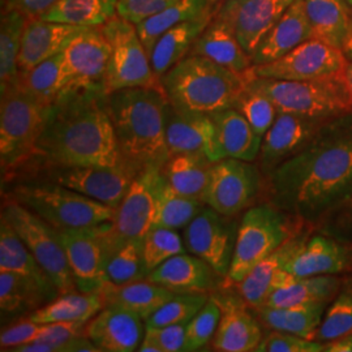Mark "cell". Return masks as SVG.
<instances>
[{"mask_svg": "<svg viewBox=\"0 0 352 352\" xmlns=\"http://www.w3.org/2000/svg\"><path fill=\"white\" fill-rule=\"evenodd\" d=\"M269 202L318 226L352 200V113L327 120L302 151L266 176Z\"/></svg>", "mask_w": 352, "mask_h": 352, "instance_id": "cell-1", "label": "cell"}, {"mask_svg": "<svg viewBox=\"0 0 352 352\" xmlns=\"http://www.w3.org/2000/svg\"><path fill=\"white\" fill-rule=\"evenodd\" d=\"M32 158L51 167L126 166L115 136L104 87L64 90L51 103Z\"/></svg>", "mask_w": 352, "mask_h": 352, "instance_id": "cell-2", "label": "cell"}, {"mask_svg": "<svg viewBox=\"0 0 352 352\" xmlns=\"http://www.w3.org/2000/svg\"><path fill=\"white\" fill-rule=\"evenodd\" d=\"M167 103L164 89H120L107 94L122 158L138 174L148 167L162 168L168 158L164 132Z\"/></svg>", "mask_w": 352, "mask_h": 352, "instance_id": "cell-3", "label": "cell"}, {"mask_svg": "<svg viewBox=\"0 0 352 352\" xmlns=\"http://www.w3.org/2000/svg\"><path fill=\"white\" fill-rule=\"evenodd\" d=\"M245 74H236L205 56L188 55L161 77V84L176 107L210 115L236 107L247 88Z\"/></svg>", "mask_w": 352, "mask_h": 352, "instance_id": "cell-4", "label": "cell"}, {"mask_svg": "<svg viewBox=\"0 0 352 352\" xmlns=\"http://www.w3.org/2000/svg\"><path fill=\"white\" fill-rule=\"evenodd\" d=\"M245 75L247 88L264 94L274 103L278 113L322 122L352 113V101L338 75L304 81Z\"/></svg>", "mask_w": 352, "mask_h": 352, "instance_id": "cell-5", "label": "cell"}, {"mask_svg": "<svg viewBox=\"0 0 352 352\" xmlns=\"http://www.w3.org/2000/svg\"><path fill=\"white\" fill-rule=\"evenodd\" d=\"M50 106L21 88L17 81L1 91L0 158L3 173L12 171L32 160Z\"/></svg>", "mask_w": 352, "mask_h": 352, "instance_id": "cell-6", "label": "cell"}, {"mask_svg": "<svg viewBox=\"0 0 352 352\" xmlns=\"http://www.w3.org/2000/svg\"><path fill=\"white\" fill-rule=\"evenodd\" d=\"M8 197L56 230H87L111 222L116 209L60 184L19 186Z\"/></svg>", "mask_w": 352, "mask_h": 352, "instance_id": "cell-7", "label": "cell"}, {"mask_svg": "<svg viewBox=\"0 0 352 352\" xmlns=\"http://www.w3.org/2000/svg\"><path fill=\"white\" fill-rule=\"evenodd\" d=\"M287 217L270 202L247 210L236 231L228 282L238 285L261 260L296 235Z\"/></svg>", "mask_w": 352, "mask_h": 352, "instance_id": "cell-8", "label": "cell"}, {"mask_svg": "<svg viewBox=\"0 0 352 352\" xmlns=\"http://www.w3.org/2000/svg\"><path fill=\"white\" fill-rule=\"evenodd\" d=\"M101 32L111 47L104 76L107 94L120 89H164L135 24L116 14L101 26Z\"/></svg>", "mask_w": 352, "mask_h": 352, "instance_id": "cell-9", "label": "cell"}, {"mask_svg": "<svg viewBox=\"0 0 352 352\" xmlns=\"http://www.w3.org/2000/svg\"><path fill=\"white\" fill-rule=\"evenodd\" d=\"M1 217L24 241L60 294L76 291L71 266L58 230L8 196L3 202Z\"/></svg>", "mask_w": 352, "mask_h": 352, "instance_id": "cell-10", "label": "cell"}, {"mask_svg": "<svg viewBox=\"0 0 352 352\" xmlns=\"http://www.w3.org/2000/svg\"><path fill=\"white\" fill-rule=\"evenodd\" d=\"M161 168L148 167L141 171L106 227L104 235L110 254L132 240L144 239L154 225L158 190L164 183ZM111 257V256H110Z\"/></svg>", "mask_w": 352, "mask_h": 352, "instance_id": "cell-11", "label": "cell"}, {"mask_svg": "<svg viewBox=\"0 0 352 352\" xmlns=\"http://www.w3.org/2000/svg\"><path fill=\"white\" fill-rule=\"evenodd\" d=\"M347 62L342 49L312 38L272 63L252 65L247 74L278 80H317L338 75Z\"/></svg>", "mask_w": 352, "mask_h": 352, "instance_id": "cell-12", "label": "cell"}, {"mask_svg": "<svg viewBox=\"0 0 352 352\" xmlns=\"http://www.w3.org/2000/svg\"><path fill=\"white\" fill-rule=\"evenodd\" d=\"M87 230H58L71 266L76 289L87 294H98L107 282L106 267L110 250L106 240V227Z\"/></svg>", "mask_w": 352, "mask_h": 352, "instance_id": "cell-13", "label": "cell"}, {"mask_svg": "<svg viewBox=\"0 0 352 352\" xmlns=\"http://www.w3.org/2000/svg\"><path fill=\"white\" fill-rule=\"evenodd\" d=\"M261 171L252 162L225 158L214 162L204 196L205 205L234 217L251 204L261 187Z\"/></svg>", "mask_w": 352, "mask_h": 352, "instance_id": "cell-14", "label": "cell"}, {"mask_svg": "<svg viewBox=\"0 0 352 352\" xmlns=\"http://www.w3.org/2000/svg\"><path fill=\"white\" fill-rule=\"evenodd\" d=\"M292 3L294 0H223L218 3L215 19L232 32L252 56Z\"/></svg>", "mask_w": 352, "mask_h": 352, "instance_id": "cell-15", "label": "cell"}, {"mask_svg": "<svg viewBox=\"0 0 352 352\" xmlns=\"http://www.w3.org/2000/svg\"><path fill=\"white\" fill-rule=\"evenodd\" d=\"M213 208H202L186 227L184 244L192 254L206 261L221 276L227 277L236 236L234 226Z\"/></svg>", "mask_w": 352, "mask_h": 352, "instance_id": "cell-16", "label": "cell"}, {"mask_svg": "<svg viewBox=\"0 0 352 352\" xmlns=\"http://www.w3.org/2000/svg\"><path fill=\"white\" fill-rule=\"evenodd\" d=\"M164 132L168 157L182 153H199L205 154L212 162L225 160L210 115L186 111L168 101Z\"/></svg>", "mask_w": 352, "mask_h": 352, "instance_id": "cell-17", "label": "cell"}, {"mask_svg": "<svg viewBox=\"0 0 352 352\" xmlns=\"http://www.w3.org/2000/svg\"><path fill=\"white\" fill-rule=\"evenodd\" d=\"M55 183L118 209L128 189L139 175L126 166H74L54 167Z\"/></svg>", "mask_w": 352, "mask_h": 352, "instance_id": "cell-18", "label": "cell"}, {"mask_svg": "<svg viewBox=\"0 0 352 352\" xmlns=\"http://www.w3.org/2000/svg\"><path fill=\"white\" fill-rule=\"evenodd\" d=\"M300 236L285 264V270L298 278L336 276L352 269V244L327 234Z\"/></svg>", "mask_w": 352, "mask_h": 352, "instance_id": "cell-19", "label": "cell"}, {"mask_svg": "<svg viewBox=\"0 0 352 352\" xmlns=\"http://www.w3.org/2000/svg\"><path fill=\"white\" fill-rule=\"evenodd\" d=\"M324 123L294 113H278L276 122L263 138L258 154L261 174L265 177L270 175L279 164L302 151Z\"/></svg>", "mask_w": 352, "mask_h": 352, "instance_id": "cell-20", "label": "cell"}, {"mask_svg": "<svg viewBox=\"0 0 352 352\" xmlns=\"http://www.w3.org/2000/svg\"><path fill=\"white\" fill-rule=\"evenodd\" d=\"M111 47L101 28H87L63 50L71 88L104 87Z\"/></svg>", "mask_w": 352, "mask_h": 352, "instance_id": "cell-21", "label": "cell"}, {"mask_svg": "<svg viewBox=\"0 0 352 352\" xmlns=\"http://www.w3.org/2000/svg\"><path fill=\"white\" fill-rule=\"evenodd\" d=\"M222 315L214 336L215 351H256L264 338L261 322L252 315L248 304L240 296L214 295Z\"/></svg>", "mask_w": 352, "mask_h": 352, "instance_id": "cell-22", "label": "cell"}, {"mask_svg": "<svg viewBox=\"0 0 352 352\" xmlns=\"http://www.w3.org/2000/svg\"><path fill=\"white\" fill-rule=\"evenodd\" d=\"M145 330L140 316L116 305L103 307L85 327L87 336L102 352L138 351Z\"/></svg>", "mask_w": 352, "mask_h": 352, "instance_id": "cell-23", "label": "cell"}, {"mask_svg": "<svg viewBox=\"0 0 352 352\" xmlns=\"http://www.w3.org/2000/svg\"><path fill=\"white\" fill-rule=\"evenodd\" d=\"M300 236L295 235L256 265L238 283L240 296L251 308L263 307L273 292L287 287L298 277L285 270V264Z\"/></svg>", "mask_w": 352, "mask_h": 352, "instance_id": "cell-24", "label": "cell"}, {"mask_svg": "<svg viewBox=\"0 0 352 352\" xmlns=\"http://www.w3.org/2000/svg\"><path fill=\"white\" fill-rule=\"evenodd\" d=\"M219 277L200 257L180 253L154 269L146 279L175 294H208L218 286Z\"/></svg>", "mask_w": 352, "mask_h": 352, "instance_id": "cell-25", "label": "cell"}, {"mask_svg": "<svg viewBox=\"0 0 352 352\" xmlns=\"http://www.w3.org/2000/svg\"><path fill=\"white\" fill-rule=\"evenodd\" d=\"M312 38L314 33L305 12L304 0H294L252 54V63H272Z\"/></svg>", "mask_w": 352, "mask_h": 352, "instance_id": "cell-26", "label": "cell"}, {"mask_svg": "<svg viewBox=\"0 0 352 352\" xmlns=\"http://www.w3.org/2000/svg\"><path fill=\"white\" fill-rule=\"evenodd\" d=\"M84 29L87 28L45 21L41 19L29 20L21 39L19 72H25L43 60L62 52L67 45Z\"/></svg>", "mask_w": 352, "mask_h": 352, "instance_id": "cell-27", "label": "cell"}, {"mask_svg": "<svg viewBox=\"0 0 352 352\" xmlns=\"http://www.w3.org/2000/svg\"><path fill=\"white\" fill-rule=\"evenodd\" d=\"M217 7L218 3L213 4L201 16L168 29L157 41L151 51V62L153 71L160 80L174 65L188 56L197 38L215 17Z\"/></svg>", "mask_w": 352, "mask_h": 352, "instance_id": "cell-28", "label": "cell"}, {"mask_svg": "<svg viewBox=\"0 0 352 352\" xmlns=\"http://www.w3.org/2000/svg\"><path fill=\"white\" fill-rule=\"evenodd\" d=\"M0 272H12L32 280L42 289L49 302L60 295L50 276L3 217L0 218Z\"/></svg>", "mask_w": 352, "mask_h": 352, "instance_id": "cell-29", "label": "cell"}, {"mask_svg": "<svg viewBox=\"0 0 352 352\" xmlns=\"http://www.w3.org/2000/svg\"><path fill=\"white\" fill-rule=\"evenodd\" d=\"M98 294L101 295L104 307L116 305L126 308L140 316L144 321L176 295L171 289L153 283L149 279L120 286L106 282Z\"/></svg>", "mask_w": 352, "mask_h": 352, "instance_id": "cell-30", "label": "cell"}, {"mask_svg": "<svg viewBox=\"0 0 352 352\" xmlns=\"http://www.w3.org/2000/svg\"><path fill=\"white\" fill-rule=\"evenodd\" d=\"M221 151L225 158L254 162L258 158L263 138L252 128L245 116L236 109L210 113Z\"/></svg>", "mask_w": 352, "mask_h": 352, "instance_id": "cell-31", "label": "cell"}, {"mask_svg": "<svg viewBox=\"0 0 352 352\" xmlns=\"http://www.w3.org/2000/svg\"><path fill=\"white\" fill-rule=\"evenodd\" d=\"M189 55L205 56L236 74H245L253 65L238 38L215 17L197 38Z\"/></svg>", "mask_w": 352, "mask_h": 352, "instance_id": "cell-32", "label": "cell"}, {"mask_svg": "<svg viewBox=\"0 0 352 352\" xmlns=\"http://www.w3.org/2000/svg\"><path fill=\"white\" fill-rule=\"evenodd\" d=\"M213 164L205 154L182 153L168 157L161 173L176 192L204 202Z\"/></svg>", "mask_w": 352, "mask_h": 352, "instance_id": "cell-33", "label": "cell"}, {"mask_svg": "<svg viewBox=\"0 0 352 352\" xmlns=\"http://www.w3.org/2000/svg\"><path fill=\"white\" fill-rule=\"evenodd\" d=\"M330 302H316L296 307H267L253 308L260 322L269 330L296 334L315 340L316 333L322 322Z\"/></svg>", "mask_w": 352, "mask_h": 352, "instance_id": "cell-34", "label": "cell"}, {"mask_svg": "<svg viewBox=\"0 0 352 352\" xmlns=\"http://www.w3.org/2000/svg\"><path fill=\"white\" fill-rule=\"evenodd\" d=\"M314 38L342 49L352 28L346 0H304Z\"/></svg>", "mask_w": 352, "mask_h": 352, "instance_id": "cell-35", "label": "cell"}, {"mask_svg": "<svg viewBox=\"0 0 352 352\" xmlns=\"http://www.w3.org/2000/svg\"><path fill=\"white\" fill-rule=\"evenodd\" d=\"M17 84L39 101L46 104L54 103L64 90L71 88V78L64 63L63 51L25 72H19Z\"/></svg>", "mask_w": 352, "mask_h": 352, "instance_id": "cell-36", "label": "cell"}, {"mask_svg": "<svg viewBox=\"0 0 352 352\" xmlns=\"http://www.w3.org/2000/svg\"><path fill=\"white\" fill-rule=\"evenodd\" d=\"M104 304L100 294L87 292H68L60 294L56 299L46 302L43 307L36 309L30 320L37 324H51L62 321H81L88 322L103 309Z\"/></svg>", "mask_w": 352, "mask_h": 352, "instance_id": "cell-37", "label": "cell"}, {"mask_svg": "<svg viewBox=\"0 0 352 352\" xmlns=\"http://www.w3.org/2000/svg\"><path fill=\"white\" fill-rule=\"evenodd\" d=\"M343 282L344 280L337 276L298 278L287 287L273 292L264 305L296 307L316 302H330L340 292Z\"/></svg>", "mask_w": 352, "mask_h": 352, "instance_id": "cell-38", "label": "cell"}, {"mask_svg": "<svg viewBox=\"0 0 352 352\" xmlns=\"http://www.w3.org/2000/svg\"><path fill=\"white\" fill-rule=\"evenodd\" d=\"M118 0H59L39 19L81 28H101L116 16Z\"/></svg>", "mask_w": 352, "mask_h": 352, "instance_id": "cell-39", "label": "cell"}, {"mask_svg": "<svg viewBox=\"0 0 352 352\" xmlns=\"http://www.w3.org/2000/svg\"><path fill=\"white\" fill-rule=\"evenodd\" d=\"M213 4L210 0H177L164 11L138 24L136 29L149 56L157 41L168 29L201 16Z\"/></svg>", "mask_w": 352, "mask_h": 352, "instance_id": "cell-40", "label": "cell"}, {"mask_svg": "<svg viewBox=\"0 0 352 352\" xmlns=\"http://www.w3.org/2000/svg\"><path fill=\"white\" fill-rule=\"evenodd\" d=\"M29 19L14 10H1L0 23V89L14 84L19 77V54Z\"/></svg>", "mask_w": 352, "mask_h": 352, "instance_id": "cell-41", "label": "cell"}, {"mask_svg": "<svg viewBox=\"0 0 352 352\" xmlns=\"http://www.w3.org/2000/svg\"><path fill=\"white\" fill-rule=\"evenodd\" d=\"M202 208L204 202L176 192L164 179L157 196L153 227H164L171 230L187 227L189 222L200 213Z\"/></svg>", "mask_w": 352, "mask_h": 352, "instance_id": "cell-42", "label": "cell"}, {"mask_svg": "<svg viewBox=\"0 0 352 352\" xmlns=\"http://www.w3.org/2000/svg\"><path fill=\"white\" fill-rule=\"evenodd\" d=\"M49 302L42 289L32 280L12 272H0V308L14 314Z\"/></svg>", "mask_w": 352, "mask_h": 352, "instance_id": "cell-43", "label": "cell"}, {"mask_svg": "<svg viewBox=\"0 0 352 352\" xmlns=\"http://www.w3.org/2000/svg\"><path fill=\"white\" fill-rule=\"evenodd\" d=\"M107 282L113 285H126L146 279L149 272L146 269L142 239L132 240L113 252L106 267Z\"/></svg>", "mask_w": 352, "mask_h": 352, "instance_id": "cell-44", "label": "cell"}, {"mask_svg": "<svg viewBox=\"0 0 352 352\" xmlns=\"http://www.w3.org/2000/svg\"><path fill=\"white\" fill-rule=\"evenodd\" d=\"M352 333V278L343 282L337 296L327 305L315 340L322 343Z\"/></svg>", "mask_w": 352, "mask_h": 352, "instance_id": "cell-45", "label": "cell"}, {"mask_svg": "<svg viewBox=\"0 0 352 352\" xmlns=\"http://www.w3.org/2000/svg\"><path fill=\"white\" fill-rule=\"evenodd\" d=\"M209 299L208 294H176L148 320L146 327L187 325Z\"/></svg>", "mask_w": 352, "mask_h": 352, "instance_id": "cell-46", "label": "cell"}, {"mask_svg": "<svg viewBox=\"0 0 352 352\" xmlns=\"http://www.w3.org/2000/svg\"><path fill=\"white\" fill-rule=\"evenodd\" d=\"M142 252L146 269L151 274L154 269L176 254L186 253V244L176 230L151 227L142 239Z\"/></svg>", "mask_w": 352, "mask_h": 352, "instance_id": "cell-47", "label": "cell"}, {"mask_svg": "<svg viewBox=\"0 0 352 352\" xmlns=\"http://www.w3.org/2000/svg\"><path fill=\"white\" fill-rule=\"evenodd\" d=\"M221 307L213 296L186 325V351H199L213 340L221 320Z\"/></svg>", "mask_w": 352, "mask_h": 352, "instance_id": "cell-48", "label": "cell"}, {"mask_svg": "<svg viewBox=\"0 0 352 352\" xmlns=\"http://www.w3.org/2000/svg\"><path fill=\"white\" fill-rule=\"evenodd\" d=\"M236 110L245 116L254 132L264 138L278 116L277 107L264 94L245 88L236 103Z\"/></svg>", "mask_w": 352, "mask_h": 352, "instance_id": "cell-49", "label": "cell"}, {"mask_svg": "<svg viewBox=\"0 0 352 352\" xmlns=\"http://www.w3.org/2000/svg\"><path fill=\"white\" fill-rule=\"evenodd\" d=\"M325 343L296 334L272 330L263 338L256 352H324Z\"/></svg>", "mask_w": 352, "mask_h": 352, "instance_id": "cell-50", "label": "cell"}, {"mask_svg": "<svg viewBox=\"0 0 352 352\" xmlns=\"http://www.w3.org/2000/svg\"><path fill=\"white\" fill-rule=\"evenodd\" d=\"M175 1L177 0H118L116 13L122 19L138 25Z\"/></svg>", "mask_w": 352, "mask_h": 352, "instance_id": "cell-51", "label": "cell"}, {"mask_svg": "<svg viewBox=\"0 0 352 352\" xmlns=\"http://www.w3.org/2000/svg\"><path fill=\"white\" fill-rule=\"evenodd\" d=\"M43 324H37L30 318L20 320L7 329H3L0 336L1 351H10L13 347L30 343L37 340L43 331Z\"/></svg>", "mask_w": 352, "mask_h": 352, "instance_id": "cell-52", "label": "cell"}, {"mask_svg": "<svg viewBox=\"0 0 352 352\" xmlns=\"http://www.w3.org/2000/svg\"><path fill=\"white\" fill-rule=\"evenodd\" d=\"M318 228L336 239L352 244V200L327 217Z\"/></svg>", "mask_w": 352, "mask_h": 352, "instance_id": "cell-53", "label": "cell"}, {"mask_svg": "<svg viewBox=\"0 0 352 352\" xmlns=\"http://www.w3.org/2000/svg\"><path fill=\"white\" fill-rule=\"evenodd\" d=\"M145 336L154 340L162 352L186 351V325L146 327Z\"/></svg>", "mask_w": 352, "mask_h": 352, "instance_id": "cell-54", "label": "cell"}, {"mask_svg": "<svg viewBox=\"0 0 352 352\" xmlns=\"http://www.w3.org/2000/svg\"><path fill=\"white\" fill-rule=\"evenodd\" d=\"M59 0H1V10H14L25 14L29 20L39 19Z\"/></svg>", "mask_w": 352, "mask_h": 352, "instance_id": "cell-55", "label": "cell"}, {"mask_svg": "<svg viewBox=\"0 0 352 352\" xmlns=\"http://www.w3.org/2000/svg\"><path fill=\"white\" fill-rule=\"evenodd\" d=\"M327 352H352V333L325 343Z\"/></svg>", "mask_w": 352, "mask_h": 352, "instance_id": "cell-56", "label": "cell"}, {"mask_svg": "<svg viewBox=\"0 0 352 352\" xmlns=\"http://www.w3.org/2000/svg\"><path fill=\"white\" fill-rule=\"evenodd\" d=\"M340 82L343 84V87L346 89L350 100L352 101V63L347 62L346 65L343 67V69L338 74Z\"/></svg>", "mask_w": 352, "mask_h": 352, "instance_id": "cell-57", "label": "cell"}, {"mask_svg": "<svg viewBox=\"0 0 352 352\" xmlns=\"http://www.w3.org/2000/svg\"><path fill=\"white\" fill-rule=\"evenodd\" d=\"M342 50L344 52V55L347 56V59L352 60V28L349 33V36L346 38L343 46H342Z\"/></svg>", "mask_w": 352, "mask_h": 352, "instance_id": "cell-58", "label": "cell"}, {"mask_svg": "<svg viewBox=\"0 0 352 352\" xmlns=\"http://www.w3.org/2000/svg\"><path fill=\"white\" fill-rule=\"evenodd\" d=\"M212 3H214V4H217V3H221V1H223V0H210Z\"/></svg>", "mask_w": 352, "mask_h": 352, "instance_id": "cell-59", "label": "cell"}, {"mask_svg": "<svg viewBox=\"0 0 352 352\" xmlns=\"http://www.w3.org/2000/svg\"><path fill=\"white\" fill-rule=\"evenodd\" d=\"M347 1V4H349V7H351L352 8V0H346Z\"/></svg>", "mask_w": 352, "mask_h": 352, "instance_id": "cell-60", "label": "cell"}]
</instances>
